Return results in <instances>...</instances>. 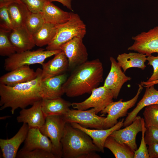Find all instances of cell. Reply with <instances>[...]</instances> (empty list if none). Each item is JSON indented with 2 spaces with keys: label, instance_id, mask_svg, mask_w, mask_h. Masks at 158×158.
<instances>
[{
  "label": "cell",
  "instance_id": "obj_1",
  "mask_svg": "<svg viewBox=\"0 0 158 158\" xmlns=\"http://www.w3.org/2000/svg\"><path fill=\"white\" fill-rule=\"evenodd\" d=\"M103 71L102 64L98 59L77 66L63 85L64 94L73 97L91 93L103 81Z\"/></svg>",
  "mask_w": 158,
  "mask_h": 158
},
{
  "label": "cell",
  "instance_id": "obj_2",
  "mask_svg": "<svg viewBox=\"0 0 158 158\" xmlns=\"http://www.w3.org/2000/svg\"><path fill=\"white\" fill-rule=\"evenodd\" d=\"M38 74L34 79L27 82L9 86L0 84V110L11 108L13 114L18 108H25L42 99L41 88L42 69L37 70Z\"/></svg>",
  "mask_w": 158,
  "mask_h": 158
},
{
  "label": "cell",
  "instance_id": "obj_3",
  "mask_svg": "<svg viewBox=\"0 0 158 158\" xmlns=\"http://www.w3.org/2000/svg\"><path fill=\"white\" fill-rule=\"evenodd\" d=\"M62 157L100 158L97 152H100L91 138L80 130L66 123L61 140Z\"/></svg>",
  "mask_w": 158,
  "mask_h": 158
},
{
  "label": "cell",
  "instance_id": "obj_4",
  "mask_svg": "<svg viewBox=\"0 0 158 158\" xmlns=\"http://www.w3.org/2000/svg\"><path fill=\"white\" fill-rule=\"evenodd\" d=\"M56 35L47 45V50H61V47L75 37H84L86 33V26L77 13L70 12V17L66 22L57 25Z\"/></svg>",
  "mask_w": 158,
  "mask_h": 158
},
{
  "label": "cell",
  "instance_id": "obj_5",
  "mask_svg": "<svg viewBox=\"0 0 158 158\" xmlns=\"http://www.w3.org/2000/svg\"><path fill=\"white\" fill-rule=\"evenodd\" d=\"M61 51V50H45L40 48L35 51L16 52L5 59L4 67L6 71H10L24 65L35 64L42 65L47 59Z\"/></svg>",
  "mask_w": 158,
  "mask_h": 158
},
{
  "label": "cell",
  "instance_id": "obj_6",
  "mask_svg": "<svg viewBox=\"0 0 158 158\" xmlns=\"http://www.w3.org/2000/svg\"><path fill=\"white\" fill-rule=\"evenodd\" d=\"M66 123L62 116H48L46 117L44 124L40 129L51 140L56 158L62 157L61 140Z\"/></svg>",
  "mask_w": 158,
  "mask_h": 158
},
{
  "label": "cell",
  "instance_id": "obj_7",
  "mask_svg": "<svg viewBox=\"0 0 158 158\" xmlns=\"http://www.w3.org/2000/svg\"><path fill=\"white\" fill-rule=\"evenodd\" d=\"M97 114L94 108L88 110L69 109L62 116L66 123H76L86 128L105 129L106 117Z\"/></svg>",
  "mask_w": 158,
  "mask_h": 158
},
{
  "label": "cell",
  "instance_id": "obj_8",
  "mask_svg": "<svg viewBox=\"0 0 158 158\" xmlns=\"http://www.w3.org/2000/svg\"><path fill=\"white\" fill-rule=\"evenodd\" d=\"M138 85L136 94L132 99L123 102V99H121L118 101L113 102L100 112L101 116L107 114L105 119V129L114 126L118 123V119L126 116L128 110L135 105L143 89L140 84Z\"/></svg>",
  "mask_w": 158,
  "mask_h": 158
},
{
  "label": "cell",
  "instance_id": "obj_9",
  "mask_svg": "<svg viewBox=\"0 0 158 158\" xmlns=\"http://www.w3.org/2000/svg\"><path fill=\"white\" fill-rule=\"evenodd\" d=\"M91 94L89 97L83 102L72 103V107L81 110L94 108L97 114L113 102L112 92L103 86L95 89Z\"/></svg>",
  "mask_w": 158,
  "mask_h": 158
},
{
  "label": "cell",
  "instance_id": "obj_10",
  "mask_svg": "<svg viewBox=\"0 0 158 158\" xmlns=\"http://www.w3.org/2000/svg\"><path fill=\"white\" fill-rule=\"evenodd\" d=\"M83 38L80 36L75 37L60 47V49L68 59V69L73 70L87 61L88 54L83 42Z\"/></svg>",
  "mask_w": 158,
  "mask_h": 158
},
{
  "label": "cell",
  "instance_id": "obj_11",
  "mask_svg": "<svg viewBox=\"0 0 158 158\" xmlns=\"http://www.w3.org/2000/svg\"><path fill=\"white\" fill-rule=\"evenodd\" d=\"M133 44L128 49L145 54L158 53V25L147 32H143L133 37Z\"/></svg>",
  "mask_w": 158,
  "mask_h": 158
},
{
  "label": "cell",
  "instance_id": "obj_12",
  "mask_svg": "<svg viewBox=\"0 0 158 158\" xmlns=\"http://www.w3.org/2000/svg\"><path fill=\"white\" fill-rule=\"evenodd\" d=\"M111 63L110 71L106 78L103 86L112 92L114 98L116 99L120 90L126 82L131 80V78L127 76L123 72L117 62L113 57H110Z\"/></svg>",
  "mask_w": 158,
  "mask_h": 158
},
{
  "label": "cell",
  "instance_id": "obj_13",
  "mask_svg": "<svg viewBox=\"0 0 158 158\" xmlns=\"http://www.w3.org/2000/svg\"><path fill=\"white\" fill-rule=\"evenodd\" d=\"M141 119L140 116H137L131 124L123 129L115 130L110 136L118 142L127 145L134 152L138 149L137 135L142 130Z\"/></svg>",
  "mask_w": 158,
  "mask_h": 158
},
{
  "label": "cell",
  "instance_id": "obj_14",
  "mask_svg": "<svg viewBox=\"0 0 158 158\" xmlns=\"http://www.w3.org/2000/svg\"><path fill=\"white\" fill-rule=\"evenodd\" d=\"M36 149L43 150L55 156L53 146L50 139L44 135L39 129L29 128L24 145L20 150L28 151Z\"/></svg>",
  "mask_w": 158,
  "mask_h": 158
},
{
  "label": "cell",
  "instance_id": "obj_15",
  "mask_svg": "<svg viewBox=\"0 0 158 158\" xmlns=\"http://www.w3.org/2000/svg\"><path fill=\"white\" fill-rule=\"evenodd\" d=\"M29 129L27 124L23 123L13 137L8 139H0V147L3 158H16L18 149L25 140Z\"/></svg>",
  "mask_w": 158,
  "mask_h": 158
},
{
  "label": "cell",
  "instance_id": "obj_16",
  "mask_svg": "<svg viewBox=\"0 0 158 158\" xmlns=\"http://www.w3.org/2000/svg\"><path fill=\"white\" fill-rule=\"evenodd\" d=\"M41 100L34 103L29 108L22 109L17 117L18 122L26 123L29 128L40 129L44 124L46 118L41 108Z\"/></svg>",
  "mask_w": 158,
  "mask_h": 158
},
{
  "label": "cell",
  "instance_id": "obj_17",
  "mask_svg": "<svg viewBox=\"0 0 158 158\" xmlns=\"http://www.w3.org/2000/svg\"><path fill=\"white\" fill-rule=\"evenodd\" d=\"M37 70L35 71L29 66H23L1 76L0 84L13 86L31 81L37 77Z\"/></svg>",
  "mask_w": 158,
  "mask_h": 158
},
{
  "label": "cell",
  "instance_id": "obj_18",
  "mask_svg": "<svg viewBox=\"0 0 158 158\" xmlns=\"http://www.w3.org/2000/svg\"><path fill=\"white\" fill-rule=\"evenodd\" d=\"M124 121V119L123 118L113 126L109 128L102 129H90L76 123H70L73 127L80 130L88 135L100 152L104 153V144L106 140L114 131L119 129L123 126Z\"/></svg>",
  "mask_w": 158,
  "mask_h": 158
},
{
  "label": "cell",
  "instance_id": "obj_19",
  "mask_svg": "<svg viewBox=\"0 0 158 158\" xmlns=\"http://www.w3.org/2000/svg\"><path fill=\"white\" fill-rule=\"evenodd\" d=\"M67 78V75L64 73L42 80L41 88L42 99L61 97L64 94L62 86Z\"/></svg>",
  "mask_w": 158,
  "mask_h": 158
},
{
  "label": "cell",
  "instance_id": "obj_20",
  "mask_svg": "<svg viewBox=\"0 0 158 158\" xmlns=\"http://www.w3.org/2000/svg\"><path fill=\"white\" fill-rule=\"evenodd\" d=\"M42 66V80L64 73L69 68L68 59L62 51Z\"/></svg>",
  "mask_w": 158,
  "mask_h": 158
},
{
  "label": "cell",
  "instance_id": "obj_21",
  "mask_svg": "<svg viewBox=\"0 0 158 158\" xmlns=\"http://www.w3.org/2000/svg\"><path fill=\"white\" fill-rule=\"evenodd\" d=\"M9 38L16 53L30 50L35 45L32 35L25 26L11 31L9 33Z\"/></svg>",
  "mask_w": 158,
  "mask_h": 158
},
{
  "label": "cell",
  "instance_id": "obj_22",
  "mask_svg": "<svg viewBox=\"0 0 158 158\" xmlns=\"http://www.w3.org/2000/svg\"><path fill=\"white\" fill-rule=\"evenodd\" d=\"M158 104V90L154 85L146 87L142 99L137 103L136 107L128 115L123 122V126L131 124L135 119L139 112L144 108L150 105Z\"/></svg>",
  "mask_w": 158,
  "mask_h": 158
},
{
  "label": "cell",
  "instance_id": "obj_23",
  "mask_svg": "<svg viewBox=\"0 0 158 158\" xmlns=\"http://www.w3.org/2000/svg\"><path fill=\"white\" fill-rule=\"evenodd\" d=\"M71 103L61 97L51 99H43L41 107L46 117L50 116H63L69 110Z\"/></svg>",
  "mask_w": 158,
  "mask_h": 158
},
{
  "label": "cell",
  "instance_id": "obj_24",
  "mask_svg": "<svg viewBox=\"0 0 158 158\" xmlns=\"http://www.w3.org/2000/svg\"><path fill=\"white\" fill-rule=\"evenodd\" d=\"M41 13L45 22L55 25L66 22L70 17V12L63 10L49 1L45 3Z\"/></svg>",
  "mask_w": 158,
  "mask_h": 158
},
{
  "label": "cell",
  "instance_id": "obj_25",
  "mask_svg": "<svg viewBox=\"0 0 158 158\" xmlns=\"http://www.w3.org/2000/svg\"><path fill=\"white\" fill-rule=\"evenodd\" d=\"M147 56L139 52L123 53L118 56L117 62L125 73L130 68H137L144 70L146 67L145 63Z\"/></svg>",
  "mask_w": 158,
  "mask_h": 158
},
{
  "label": "cell",
  "instance_id": "obj_26",
  "mask_svg": "<svg viewBox=\"0 0 158 158\" xmlns=\"http://www.w3.org/2000/svg\"><path fill=\"white\" fill-rule=\"evenodd\" d=\"M7 7L15 28L25 26L30 12L26 6L19 0L10 4Z\"/></svg>",
  "mask_w": 158,
  "mask_h": 158
},
{
  "label": "cell",
  "instance_id": "obj_27",
  "mask_svg": "<svg viewBox=\"0 0 158 158\" xmlns=\"http://www.w3.org/2000/svg\"><path fill=\"white\" fill-rule=\"evenodd\" d=\"M57 30V25L45 22L32 35L35 45L39 47L47 45L55 36Z\"/></svg>",
  "mask_w": 158,
  "mask_h": 158
},
{
  "label": "cell",
  "instance_id": "obj_28",
  "mask_svg": "<svg viewBox=\"0 0 158 158\" xmlns=\"http://www.w3.org/2000/svg\"><path fill=\"white\" fill-rule=\"evenodd\" d=\"M104 147L110 150L116 158H134V152L129 146L118 142L110 136L106 140Z\"/></svg>",
  "mask_w": 158,
  "mask_h": 158
},
{
  "label": "cell",
  "instance_id": "obj_29",
  "mask_svg": "<svg viewBox=\"0 0 158 158\" xmlns=\"http://www.w3.org/2000/svg\"><path fill=\"white\" fill-rule=\"evenodd\" d=\"M45 22L41 12L33 13L30 12L26 19L25 26L33 35L42 26Z\"/></svg>",
  "mask_w": 158,
  "mask_h": 158
},
{
  "label": "cell",
  "instance_id": "obj_30",
  "mask_svg": "<svg viewBox=\"0 0 158 158\" xmlns=\"http://www.w3.org/2000/svg\"><path fill=\"white\" fill-rule=\"evenodd\" d=\"M11 32L0 28V55L1 56L8 57L16 53L9 38L8 34Z\"/></svg>",
  "mask_w": 158,
  "mask_h": 158
},
{
  "label": "cell",
  "instance_id": "obj_31",
  "mask_svg": "<svg viewBox=\"0 0 158 158\" xmlns=\"http://www.w3.org/2000/svg\"><path fill=\"white\" fill-rule=\"evenodd\" d=\"M146 128L150 126L158 127V104L146 107L143 113Z\"/></svg>",
  "mask_w": 158,
  "mask_h": 158
},
{
  "label": "cell",
  "instance_id": "obj_32",
  "mask_svg": "<svg viewBox=\"0 0 158 158\" xmlns=\"http://www.w3.org/2000/svg\"><path fill=\"white\" fill-rule=\"evenodd\" d=\"M16 158H56L52 153L41 149H36L28 151L20 150Z\"/></svg>",
  "mask_w": 158,
  "mask_h": 158
},
{
  "label": "cell",
  "instance_id": "obj_33",
  "mask_svg": "<svg viewBox=\"0 0 158 158\" xmlns=\"http://www.w3.org/2000/svg\"><path fill=\"white\" fill-rule=\"evenodd\" d=\"M142 126V137L139 148L134 152V158H149L148 147L146 146L145 139V131L146 129L144 118H141Z\"/></svg>",
  "mask_w": 158,
  "mask_h": 158
},
{
  "label": "cell",
  "instance_id": "obj_34",
  "mask_svg": "<svg viewBox=\"0 0 158 158\" xmlns=\"http://www.w3.org/2000/svg\"><path fill=\"white\" fill-rule=\"evenodd\" d=\"M0 28L11 31L15 29L7 6L0 7Z\"/></svg>",
  "mask_w": 158,
  "mask_h": 158
},
{
  "label": "cell",
  "instance_id": "obj_35",
  "mask_svg": "<svg viewBox=\"0 0 158 158\" xmlns=\"http://www.w3.org/2000/svg\"><path fill=\"white\" fill-rule=\"evenodd\" d=\"M33 13H40L45 3L49 0H20Z\"/></svg>",
  "mask_w": 158,
  "mask_h": 158
},
{
  "label": "cell",
  "instance_id": "obj_36",
  "mask_svg": "<svg viewBox=\"0 0 158 158\" xmlns=\"http://www.w3.org/2000/svg\"><path fill=\"white\" fill-rule=\"evenodd\" d=\"M145 139L147 145L158 143V127L150 126L146 128Z\"/></svg>",
  "mask_w": 158,
  "mask_h": 158
},
{
  "label": "cell",
  "instance_id": "obj_37",
  "mask_svg": "<svg viewBox=\"0 0 158 158\" xmlns=\"http://www.w3.org/2000/svg\"><path fill=\"white\" fill-rule=\"evenodd\" d=\"M148 65L151 66L153 69V73L148 82L155 81L158 80V56H154L152 55L147 56Z\"/></svg>",
  "mask_w": 158,
  "mask_h": 158
},
{
  "label": "cell",
  "instance_id": "obj_38",
  "mask_svg": "<svg viewBox=\"0 0 158 158\" xmlns=\"http://www.w3.org/2000/svg\"><path fill=\"white\" fill-rule=\"evenodd\" d=\"M149 158H158V143H152L148 147Z\"/></svg>",
  "mask_w": 158,
  "mask_h": 158
},
{
  "label": "cell",
  "instance_id": "obj_39",
  "mask_svg": "<svg viewBox=\"0 0 158 158\" xmlns=\"http://www.w3.org/2000/svg\"><path fill=\"white\" fill-rule=\"evenodd\" d=\"M51 2L57 1L61 3L63 6L73 11L71 5L72 0H49Z\"/></svg>",
  "mask_w": 158,
  "mask_h": 158
},
{
  "label": "cell",
  "instance_id": "obj_40",
  "mask_svg": "<svg viewBox=\"0 0 158 158\" xmlns=\"http://www.w3.org/2000/svg\"><path fill=\"white\" fill-rule=\"evenodd\" d=\"M140 84L143 87H147L150 86L152 85H155L158 84V80L152 82L146 81H142L141 82Z\"/></svg>",
  "mask_w": 158,
  "mask_h": 158
},
{
  "label": "cell",
  "instance_id": "obj_41",
  "mask_svg": "<svg viewBox=\"0 0 158 158\" xmlns=\"http://www.w3.org/2000/svg\"><path fill=\"white\" fill-rule=\"evenodd\" d=\"M19 0H0V7L7 6L11 3Z\"/></svg>",
  "mask_w": 158,
  "mask_h": 158
}]
</instances>
